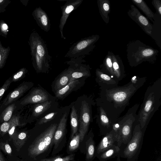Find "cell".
Segmentation results:
<instances>
[{"mask_svg":"<svg viewBox=\"0 0 161 161\" xmlns=\"http://www.w3.org/2000/svg\"><path fill=\"white\" fill-rule=\"evenodd\" d=\"M87 136L85 141V159L86 161H92L96 157V147L93 139L94 134L91 131Z\"/></svg>","mask_w":161,"mask_h":161,"instance_id":"cell-19","label":"cell"},{"mask_svg":"<svg viewBox=\"0 0 161 161\" xmlns=\"http://www.w3.org/2000/svg\"><path fill=\"white\" fill-rule=\"evenodd\" d=\"M82 58H71L65 62L73 69L70 82L83 77H89L90 75V67L89 65L82 64L86 62Z\"/></svg>","mask_w":161,"mask_h":161,"instance_id":"cell-8","label":"cell"},{"mask_svg":"<svg viewBox=\"0 0 161 161\" xmlns=\"http://www.w3.org/2000/svg\"><path fill=\"white\" fill-rule=\"evenodd\" d=\"M83 1V0H67L65 4L61 7L62 15L60 20L59 28L61 37L64 40H65V38L63 35V30L67 19L71 13L76 9Z\"/></svg>","mask_w":161,"mask_h":161,"instance_id":"cell-11","label":"cell"},{"mask_svg":"<svg viewBox=\"0 0 161 161\" xmlns=\"http://www.w3.org/2000/svg\"><path fill=\"white\" fill-rule=\"evenodd\" d=\"M33 85L32 82H24L10 92L1 104L0 108L8 106L21 97Z\"/></svg>","mask_w":161,"mask_h":161,"instance_id":"cell-12","label":"cell"},{"mask_svg":"<svg viewBox=\"0 0 161 161\" xmlns=\"http://www.w3.org/2000/svg\"><path fill=\"white\" fill-rule=\"evenodd\" d=\"M116 161H120V160L119 159V160H118Z\"/></svg>","mask_w":161,"mask_h":161,"instance_id":"cell-45","label":"cell"},{"mask_svg":"<svg viewBox=\"0 0 161 161\" xmlns=\"http://www.w3.org/2000/svg\"><path fill=\"white\" fill-rule=\"evenodd\" d=\"M72 71V68L69 66L57 77L53 83L54 92L60 90L69 83Z\"/></svg>","mask_w":161,"mask_h":161,"instance_id":"cell-18","label":"cell"},{"mask_svg":"<svg viewBox=\"0 0 161 161\" xmlns=\"http://www.w3.org/2000/svg\"><path fill=\"white\" fill-rule=\"evenodd\" d=\"M90 110L88 104L85 101L82 103L80 108L79 118L80 142L83 141L88 131L91 120Z\"/></svg>","mask_w":161,"mask_h":161,"instance_id":"cell-10","label":"cell"},{"mask_svg":"<svg viewBox=\"0 0 161 161\" xmlns=\"http://www.w3.org/2000/svg\"><path fill=\"white\" fill-rule=\"evenodd\" d=\"M32 15L37 25L42 30L46 32L50 30V20L46 13L41 8H36Z\"/></svg>","mask_w":161,"mask_h":161,"instance_id":"cell-16","label":"cell"},{"mask_svg":"<svg viewBox=\"0 0 161 161\" xmlns=\"http://www.w3.org/2000/svg\"><path fill=\"white\" fill-rule=\"evenodd\" d=\"M80 84L78 79L72 81L65 87L55 92L56 97L58 99H62L66 97Z\"/></svg>","mask_w":161,"mask_h":161,"instance_id":"cell-24","label":"cell"},{"mask_svg":"<svg viewBox=\"0 0 161 161\" xmlns=\"http://www.w3.org/2000/svg\"><path fill=\"white\" fill-rule=\"evenodd\" d=\"M128 16L137 23L145 33L151 36L153 31V25L149 19L144 16L134 5H130V9L127 12Z\"/></svg>","mask_w":161,"mask_h":161,"instance_id":"cell-9","label":"cell"},{"mask_svg":"<svg viewBox=\"0 0 161 161\" xmlns=\"http://www.w3.org/2000/svg\"><path fill=\"white\" fill-rule=\"evenodd\" d=\"M136 84L131 82L130 83L124 87L106 90V99L113 102L116 106H120L126 104L139 87L138 85Z\"/></svg>","mask_w":161,"mask_h":161,"instance_id":"cell-5","label":"cell"},{"mask_svg":"<svg viewBox=\"0 0 161 161\" xmlns=\"http://www.w3.org/2000/svg\"><path fill=\"white\" fill-rule=\"evenodd\" d=\"M96 73L97 77L100 82L108 85H116L117 84L114 80L109 75L103 72L98 69H96Z\"/></svg>","mask_w":161,"mask_h":161,"instance_id":"cell-28","label":"cell"},{"mask_svg":"<svg viewBox=\"0 0 161 161\" xmlns=\"http://www.w3.org/2000/svg\"><path fill=\"white\" fill-rule=\"evenodd\" d=\"M19 122V116H18L15 115L14 120L8 131L10 140H12L13 136L15 133V130L16 127L20 125Z\"/></svg>","mask_w":161,"mask_h":161,"instance_id":"cell-34","label":"cell"},{"mask_svg":"<svg viewBox=\"0 0 161 161\" xmlns=\"http://www.w3.org/2000/svg\"><path fill=\"white\" fill-rule=\"evenodd\" d=\"M48 100L47 93L43 90L35 88L32 90L20 103V104L26 105L30 104L39 103L47 102Z\"/></svg>","mask_w":161,"mask_h":161,"instance_id":"cell-14","label":"cell"},{"mask_svg":"<svg viewBox=\"0 0 161 161\" xmlns=\"http://www.w3.org/2000/svg\"><path fill=\"white\" fill-rule=\"evenodd\" d=\"M155 102V93L152 92L149 94L144 102L139 114V121L141 129L145 126L151 113L153 110Z\"/></svg>","mask_w":161,"mask_h":161,"instance_id":"cell-13","label":"cell"},{"mask_svg":"<svg viewBox=\"0 0 161 161\" xmlns=\"http://www.w3.org/2000/svg\"><path fill=\"white\" fill-rule=\"evenodd\" d=\"M3 1V0H0V3L2 2Z\"/></svg>","mask_w":161,"mask_h":161,"instance_id":"cell-43","label":"cell"},{"mask_svg":"<svg viewBox=\"0 0 161 161\" xmlns=\"http://www.w3.org/2000/svg\"><path fill=\"white\" fill-rule=\"evenodd\" d=\"M152 3L155 8L158 15H161V2L160 0H153Z\"/></svg>","mask_w":161,"mask_h":161,"instance_id":"cell-39","label":"cell"},{"mask_svg":"<svg viewBox=\"0 0 161 161\" xmlns=\"http://www.w3.org/2000/svg\"><path fill=\"white\" fill-rule=\"evenodd\" d=\"M67 115L66 113L64 114L60 119L59 123L55 132L53 139V145L54 147L52 155H54L57 153V150L62 142L64 139L65 135Z\"/></svg>","mask_w":161,"mask_h":161,"instance_id":"cell-15","label":"cell"},{"mask_svg":"<svg viewBox=\"0 0 161 161\" xmlns=\"http://www.w3.org/2000/svg\"><path fill=\"white\" fill-rule=\"evenodd\" d=\"M16 161H23L22 160H17Z\"/></svg>","mask_w":161,"mask_h":161,"instance_id":"cell-42","label":"cell"},{"mask_svg":"<svg viewBox=\"0 0 161 161\" xmlns=\"http://www.w3.org/2000/svg\"><path fill=\"white\" fill-rule=\"evenodd\" d=\"M120 149L115 144L96 156L100 161H106L118 156Z\"/></svg>","mask_w":161,"mask_h":161,"instance_id":"cell-20","label":"cell"},{"mask_svg":"<svg viewBox=\"0 0 161 161\" xmlns=\"http://www.w3.org/2000/svg\"><path fill=\"white\" fill-rule=\"evenodd\" d=\"M135 118L133 114L126 115L119 121L120 128L117 135V146L120 147L122 144H127L131 137V131L133 124Z\"/></svg>","mask_w":161,"mask_h":161,"instance_id":"cell-7","label":"cell"},{"mask_svg":"<svg viewBox=\"0 0 161 161\" xmlns=\"http://www.w3.org/2000/svg\"><path fill=\"white\" fill-rule=\"evenodd\" d=\"M2 28L3 31L7 30L8 29L7 25L6 24H3L2 25Z\"/></svg>","mask_w":161,"mask_h":161,"instance_id":"cell-40","label":"cell"},{"mask_svg":"<svg viewBox=\"0 0 161 161\" xmlns=\"http://www.w3.org/2000/svg\"><path fill=\"white\" fill-rule=\"evenodd\" d=\"M51 103V101H48L35 105L33 110V115L35 117L41 115L50 108Z\"/></svg>","mask_w":161,"mask_h":161,"instance_id":"cell-29","label":"cell"},{"mask_svg":"<svg viewBox=\"0 0 161 161\" xmlns=\"http://www.w3.org/2000/svg\"><path fill=\"white\" fill-rule=\"evenodd\" d=\"M75 154H71L63 157L60 156L53 158H43L40 161H72L75 159Z\"/></svg>","mask_w":161,"mask_h":161,"instance_id":"cell-32","label":"cell"},{"mask_svg":"<svg viewBox=\"0 0 161 161\" xmlns=\"http://www.w3.org/2000/svg\"><path fill=\"white\" fill-rule=\"evenodd\" d=\"M27 138V133L25 131L16 133L13 136L12 140L17 151H19L25 144Z\"/></svg>","mask_w":161,"mask_h":161,"instance_id":"cell-25","label":"cell"},{"mask_svg":"<svg viewBox=\"0 0 161 161\" xmlns=\"http://www.w3.org/2000/svg\"><path fill=\"white\" fill-rule=\"evenodd\" d=\"M97 3L100 14L103 21L108 24L109 22V14L111 10L110 1L108 0H97Z\"/></svg>","mask_w":161,"mask_h":161,"instance_id":"cell-22","label":"cell"},{"mask_svg":"<svg viewBox=\"0 0 161 161\" xmlns=\"http://www.w3.org/2000/svg\"><path fill=\"white\" fill-rule=\"evenodd\" d=\"M25 69H23L11 77L12 82H16L23 78L26 73Z\"/></svg>","mask_w":161,"mask_h":161,"instance_id":"cell-36","label":"cell"},{"mask_svg":"<svg viewBox=\"0 0 161 161\" xmlns=\"http://www.w3.org/2000/svg\"><path fill=\"white\" fill-rule=\"evenodd\" d=\"M14 116L15 115H14L8 121L2 123L0 125V135L3 136L8 132L14 120Z\"/></svg>","mask_w":161,"mask_h":161,"instance_id":"cell-33","label":"cell"},{"mask_svg":"<svg viewBox=\"0 0 161 161\" xmlns=\"http://www.w3.org/2000/svg\"><path fill=\"white\" fill-rule=\"evenodd\" d=\"M113 53L108 52V54L105 58L103 65L106 70L113 76L114 77L113 70L112 55Z\"/></svg>","mask_w":161,"mask_h":161,"instance_id":"cell-31","label":"cell"},{"mask_svg":"<svg viewBox=\"0 0 161 161\" xmlns=\"http://www.w3.org/2000/svg\"><path fill=\"white\" fill-rule=\"evenodd\" d=\"M12 82V81L11 77H10L7 79L3 85L0 87V101Z\"/></svg>","mask_w":161,"mask_h":161,"instance_id":"cell-35","label":"cell"},{"mask_svg":"<svg viewBox=\"0 0 161 161\" xmlns=\"http://www.w3.org/2000/svg\"><path fill=\"white\" fill-rule=\"evenodd\" d=\"M0 161H5L3 154L1 152H0Z\"/></svg>","mask_w":161,"mask_h":161,"instance_id":"cell-41","label":"cell"},{"mask_svg":"<svg viewBox=\"0 0 161 161\" xmlns=\"http://www.w3.org/2000/svg\"><path fill=\"white\" fill-rule=\"evenodd\" d=\"M1 55H0V60H1Z\"/></svg>","mask_w":161,"mask_h":161,"instance_id":"cell-44","label":"cell"},{"mask_svg":"<svg viewBox=\"0 0 161 161\" xmlns=\"http://www.w3.org/2000/svg\"><path fill=\"white\" fill-rule=\"evenodd\" d=\"M0 149L3 150L5 153L8 155H10L12 153L11 148L7 142L0 143Z\"/></svg>","mask_w":161,"mask_h":161,"instance_id":"cell-37","label":"cell"},{"mask_svg":"<svg viewBox=\"0 0 161 161\" xmlns=\"http://www.w3.org/2000/svg\"><path fill=\"white\" fill-rule=\"evenodd\" d=\"M80 142V137L79 133L77 132L71 139L68 148V151L72 153L78 147Z\"/></svg>","mask_w":161,"mask_h":161,"instance_id":"cell-30","label":"cell"},{"mask_svg":"<svg viewBox=\"0 0 161 161\" xmlns=\"http://www.w3.org/2000/svg\"><path fill=\"white\" fill-rule=\"evenodd\" d=\"M78 123V116L77 111L75 107L73 106L72 108L70 114V125L71 127L70 139L77 132Z\"/></svg>","mask_w":161,"mask_h":161,"instance_id":"cell-26","label":"cell"},{"mask_svg":"<svg viewBox=\"0 0 161 161\" xmlns=\"http://www.w3.org/2000/svg\"><path fill=\"white\" fill-rule=\"evenodd\" d=\"M139 124L136 125L134 129L132 137L124 150L123 157L131 160L135 156L141 146L142 138V132Z\"/></svg>","mask_w":161,"mask_h":161,"instance_id":"cell-6","label":"cell"},{"mask_svg":"<svg viewBox=\"0 0 161 161\" xmlns=\"http://www.w3.org/2000/svg\"><path fill=\"white\" fill-rule=\"evenodd\" d=\"M127 56L130 66H136L142 62L155 60L158 51L139 40L131 42L127 45Z\"/></svg>","mask_w":161,"mask_h":161,"instance_id":"cell-2","label":"cell"},{"mask_svg":"<svg viewBox=\"0 0 161 161\" xmlns=\"http://www.w3.org/2000/svg\"><path fill=\"white\" fill-rule=\"evenodd\" d=\"M16 108V105L15 103L8 105L0 114L1 122L3 123L8 121L12 118L13 114Z\"/></svg>","mask_w":161,"mask_h":161,"instance_id":"cell-27","label":"cell"},{"mask_svg":"<svg viewBox=\"0 0 161 161\" xmlns=\"http://www.w3.org/2000/svg\"><path fill=\"white\" fill-rule=\"evenodd\" d=\"M136 5L146 16L147 18L154 22L156 20L157 16L152 12L146 3L143 0H131Z\"/></svg>","mask_w":161,"mask_h":161,"instance_id":"cell-23","label":"cell"},{"mask_svg":"<svg viewBox=\"0 0 161 161\" xmlns=\"http://www.w3.org/2000/svg\"><path fill=\"white\" fill-rule=\"evenodd\" d=\"M58 125H51L38 136L30 146L28 149V154L35 158L45 153L53 145V139Z\"/></svg>","mask_w":161,"mask_h":161,"instance_id":"cell-3","label":"cell"},{"mask_svg":"<svg viewBox=\"0 0 161 161\" xmlns=\"http://www.w3.org/2000/svg\"><path fill=\"white\" fill-rule=\"evenodd\" d=\"M117 135L113 130L104 136L96 147V156L110 148L117 142Z\"/></svg>","mask_w":161,"mask_h":161,"instance_id":"cell-17","label":"cell"},{"mask_svg":"<svg viewBox=\"0 0 161 161\" xmlns=\"http://www.w3.org/2000/svg\"><path fill=\"white\" fill-rule=\"evenodd\" d=\"M56 114V112H52L47 114L40 120L39 124L42 125L50 121L54 117Z\"/></svg>","mask_w":161,"mask_h":161,"instance_id":"cell-38","label":"cell"},{"mask_svg":"<svg viewBox=\"0 0 161 161\" xmlns=\"http://www.w3.org/2000/svg\"><path fill=\"white\" fill-rule=\"evenodd\" d=\"M113 70L114 76L118 79L123 77L124 73V65L121 58L113 53L112 55Z\"/></svg>","mask_w":161,"mask_h":161,"instance_id":"cell-21","label":"cell"},{"mask_svg":"<svg viewBox=\"0 0 161 161\" xmlns=\"http://www.w3.org/2000/svg\"><path fill=\"white\" fill-rule=\"evenodd\" d=\"M31 48L34 67L37 72L46 73L50 67L52 57L48 53L47 45L37 33L31 37Z\"/></svg>","mask_w":161,"mask_h":161,"instance_id":"cell-1","label":"cell"},{"mask_svg":"<svg viewBox=\"0 0 161 161\" xmlns=\"http://www.w3.org/2000/svg\"><path fill=\"white\" fill-rule=\"evenodd\" d=\"M99 38L98 35L85 37L74 43L69 48L64 57L71 58H83L89 55L95 47Z\"/></svg>","mask_w":161,"mask_h":161,"instance_id":"cell-4","label":"cell"}]
</instances>
